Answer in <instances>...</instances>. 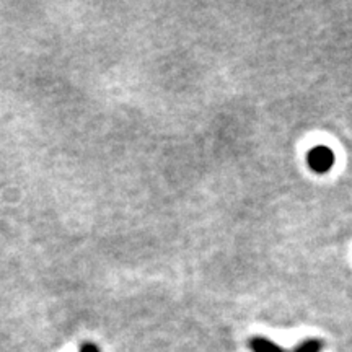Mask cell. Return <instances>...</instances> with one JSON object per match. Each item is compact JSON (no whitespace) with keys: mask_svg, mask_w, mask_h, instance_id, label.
Here are the masks:
<instances>
[{"mask_svg":"<svg viewBox=\"0 0 352 352\" xmlns=\"http://www.w3.org/2000/svg\"><path fill=\"white\" fill-rule=\"evenodd\" d=\"M307 164L315 173L323 175L331 170V166L334 164V153L331 148L324 147V145H318V147H314L308 152Z\"/></svg>","mask_w":352,"mask_h":352,"instance_id":"cell-1","label":"cell"},{"mask_svg":"<svg viewBox=\"0 0 352 352\" xmlns=\"http://www.w3.org/2000/svg\"><path fill=\"white\" fill-rule=\"evenodd\" d=\"M250 349L253 352H285L279 344L261 336H254L250 340Z\"/></svg>","mask_w":352,"mask_h":352,"instance_id":"cell-2","label":"cell"},{"mask_svg":"<svg viewBox=\"0 0 352 352\" xmlns=\"http://www.w3.org/2000/svg\"><path fill=\"white\" fill-rule=\"evenodd\" d=\"M321 342L316 340H308L297 347L296 352H320Z\"/></svg>","mask_w":352,"mask_h":352,"instance_id":"cell-3","label":"cell"},{"mask_svg":"<svg viewBox=\"0 0 352 352\" xmlns=\"http://www.w3.org/2000/svg\"><path fill=\"white\" fill-rule=\"evenodd\" d=\"M80 352H101L100 347L94 344V342H83L80 346Z\"/></svg>","mask_w":352,"mask_h":352,"instance_id":"cell-4","label":"cell"}]
</instances>
